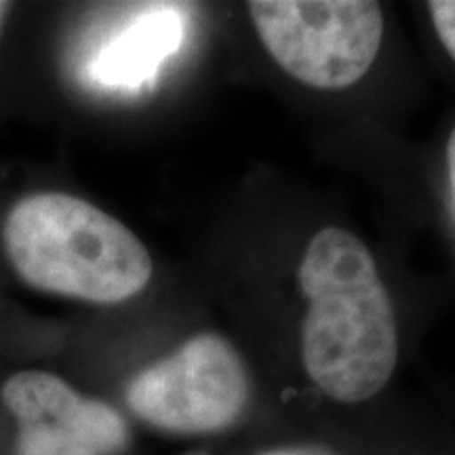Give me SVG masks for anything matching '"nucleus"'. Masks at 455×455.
<instances>
[{"label":"nucleus","instance_id":"1","mask_svg":"<svg viewBox=\"0 0 455 455\" xmlns=\"http://www.w3.org/2000/svg\"><path fill=\"white\" fill-rule=\"evenodd\" d=\"M308 308L301 361L323 395L341 405L378 396L398 361L396 318L388 289L365 243L341 228L316 232L299 264Z\"/></svg>","mask_w":455,"mask_h":455},{"label":"nucleus","instance_id":"2","mask_svg":"<svg viewBox=\"0 0 455 455\" xmlns=\"http://www.w3.org/2000/svg\"><path fill=\"white\" fill-rule=\"evenodd\" d=\"M3 243L26 284L93 304L133 298L155 270L146 244L123 221L64 192L21 198L4 220Z\"/></svg>","mask_w":455,"mask_h":455},{"label":"nucleus","instance_id":"3","mask_svg":"<svg viewBox=\"0 0 455 455\" xmlns=\"http://www.w3.org/2000/svg\"><path fill=\"white\" fill-rule=\"evenodd\" d=\"M247 7L276 64L315 89H346L361 81L382 44L378 3L253 0Z\"/></svg>","mask_w":455,"mask_h":455},{"label":"nucleus","instance_id":"4","mask_svg":"<svg viewBox=\"0 0 455 455\" xmlns=\"http://www.w3.org/2000/svg\"><path fill=\"white\" fill-rule=\"evenodd\" d=\"M251 401V378L235 346L198 333L146 367L127 386L135 418L171 435L203 436L232 428Z\"/></svg>","mask_w":455,"mask_h":455},{"label":"nucleus","instance_id":"5","mask_svg":"<svg viewBox=\"0 0 455 455\" xmlns=\"http://www.w3.org/2000/svg\"><path fill=\"white\" fill-rule=\"evenodd\" d=\"M0 398L17 424L15 455H118L127 447V419L55 373L17 371Z\"/></svg>","mask_w":455,"mask_h":455},{"label":"nucleus","instance_id":"6","mask_svg":"<svg viewBox=\"0 0 455 455\" xmlns=\"http://www.w3.org/2000/svg\"><path fill=\"white\" fill-rule=\"evenodd\" d=\"M184 13L178 4H141L123 30L98 51L91 76L112 89H138L184 41Z\"/></svg>","mask_w":455,"mask_h":455},{"label":"nucleus","instance_id":"7","mask_svg":"<svg viewBox=\"0 0 455 455\" xmlns=\"http://www.w3.org/2000/svg\"><path fill=\"white\" fill-rule=\"evenodd\" d=\"M428 11L443 47L455 60V0H432Z\"/></svg>","mask_w":455,"mask_h":455},{"label":"nucleus","instance_id":"8","mask_svg":"<svg viewBox=\"0 0 455 455\" xmlns=\"http://www.w3.org/2000/svg\"><path fill=\"white\" fill-rule=\"evenodd\" d=\"M259 455H335L321 445H293V447H276Z\"/></svg>","mask_w":455,"mask_h":455},{"label":"nucleus","instance_id":"9","mask_svg":"<svg viewBox=\"0 0 455 455\" xmlns=\"http://www.w3.org/2000/svg\"><path fill=\"white\" fill-rule=\"evenodd\" d=\"M447 169H449V180H451V186L455 192V129L453 133L449 135V141H447Z\"/></svg>","mask_w":455,"mask_h":455},{"label":"nucleus","instance_id":"10","mask_svg":"<svg viewBox=\"0 0 455 455\" xmlns=\"http://www.w3.org/2000/svg\"><path fill=\"white\" fill-rule=\"evenodd\" d=\"M9 9H11V3H0V30H3V20L4 15L9 13Z\"/></svg>","mask_w":455,"mask_h":455}]
</instances>
